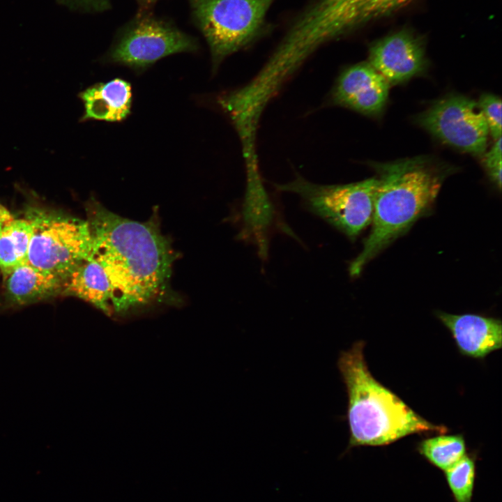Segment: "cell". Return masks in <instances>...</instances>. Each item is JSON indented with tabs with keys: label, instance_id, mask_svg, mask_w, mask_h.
<instances>
[{
	"label": "cell",
	"instance_id": "obj_1",
	"mask_svg": "<svg viewBox=\"0 0 502 502\" xmlns=\"http://www.w3.org/2000/svg\"><path fill=\"white\" fill-rule=\"evenodd\" d=\"M86 206L91 254L108 277L112 317L158 304L179 303L170 284L179 256L162 234L157 213L146 222H138L116 214L95 199Z\"/></svg>",
	"mask_w": 502,
	"mask_h": 502
},
{
	"label": "cell",
	"instance_id": "obj_2",
	"mask_svg": "<svg viewBox=\"0 0 502 502\" xmlns=\"http://www.w3.org/2000/svg\"><path fill=\"white\" fill-rule=\"evenodd\" d=\"M372 167L377 185L372 228L349 267L352 277L429 210L447 174L446 168L424 156L373 163Z\"/></svg>",
	"mask_w": 502,
	"mask_h": 502
},
{
	"label": "cell",
	"instance_id": "obj_3",
	"mask_svg": "<svg viewBox=\"0 0 502 502\" xmlns=\"http://www.w3.org/2000/svg\"><path fill=\"white\" fill-rule=\"evenodd\" d=\"M364 347L363 341L356 342L337 360L348 396V450L386 446L413 434L446 432L445 426L425 420L372 375Z\"/></svg>",
	"mask_w": 502,
	"mask_h": 502
},
{
	"label": "cell",
	"instance_id": "obj_4",
	"mask_svg": "<svg viewBox=\"0 0 502 502\" xmlns=\"http://www.w3.org/2000/svg\"><path fill=\"white\" fill-rule=\"evenodd\" d=\"M274 1L187 0L190 22L208 45L213 69L261 35Z\"/></svg>",
	"mask_w": 502,
	"mask_h": 502
},
{
	"label": "cell",
	"instance_id": "obj_5",
	"mask_svg": "<svg viewBox=\"0 0 502 502\" xmlns=\"http://www.w3.org/2000/svg\"><path fill=\"white\" fill-rule=\"evenodd\" d=\"M376 185V177L347 184L321 185L297 175L289 183L274 186L298 195L308 211L353 240L372 223Z\"/></svg>",
	"mask_w": 502,
	"mask_h": 502
},
{
	"label": "cell",
	"instance_id": "obj_6",
	"mask_svg": "<svg viewBox=\"0 0 502 502\" xmlns=\"http://www.w3.org/2000/svg\"><path fill=\"white\" fill-rule=\"evenodd\" d=\"M26 217L32 225L26 262L64 281L92 250L87 220L40 210Z\"/></svg>",
	"mask_w": 502,
	"mask_h": 502
},
{
	"label": "cell",
	"instance_id": "obj_7",
	"mask_svg": "<svg viewBox=\"0 0 502 502\" xmlns=\"http://www.w3.org/2000/svg\"><path fill=\"white\" fill-rule=\"evenodd\" d=\"M409 0H315L291 25V43L312 54L321 45L386 15Z\"/></svg>",
	"mask_w": 502,
	"mask_h": 502
},
{
	"label": "cell",
	"instance_id": "obj_8",
	"mask_svg": "<svg viewBox=\"0 0 502 502\" xmlns=\"http://www.w3.org/2000/svg\"><path fill=\"white\" fill-rule=\"evenodd\" d=\"M199 49L197 38L182 31L172 19L153 13L135 14L116 30L105 58L139 70L171 54Z\"/></svg>",
	"mask_w": 502,
	"mask_h": 502
},
{
	"label": "cell",
	"instance_id": "obj_9",
	"mask_svg": "<svg viewBox=\"0 0 502 502\" xmlns=\"http://www.w3.org/2000/svg\"><path fill=\"white\" fill-rule=\"evenodd\" d=\"M418 123L443 143L474 155L485 153L489 129L478 102L450 95L417 117Z\"/></svg>",
	"mask_w": 502,
	"mask_h": 502
},
{
	"label": "cell",
	"instance_id": "obj_10",
	"mask_svg": "<svg viewBox=\"0 0 502 502\" xmlns=\"http://www.w3.org/2000/svg\"><path fill=\"white\" fill-rule=\"evenodd\" d=\"M369 63L390 84H398L421 73L427 60L423 39L404 29L373 43Z\"/></svg>",
	"mask_w": 502,
	"mask_h": 502
},
{
	"label": "cell",
	"instance_id": "obj_11",
	"mask_svg": "<svg viewBox=\"0 0 502 502\" xmlns=\"http://www.w3.org/2000/svg\"><path fill=\"white\" fill-rule=\"evenodd\" d=\"M390 83L369 62L345 69L332 89L333 104L365 114L381 113L388 100Z\"/></svg>",
	"mask_w": 502,
	"mask_h": 502
},
{
	"label": "cell",
	"instance_id": "obj_12",
	"mask_svg": "<svg viewBox=\"0 0 502 502\" xmlns=\"http://www.w3.org/2000/svg\"><path fill=\"white\" fill-rule=\"evenodd\" d=\"M437 317L450 330L459 352L483 358L502 345L500 319L479 314H452L440 312Z\"/></svg>",
	"mask_w": 502,
	"mask_h": 502
},
{
	"label": "cell",
	"instance_id": "obj_13",
	"mask_svg": "<svg viewBox=\"0 0 502 502\" xmlns=\"http://www.w3.org/2000/svg\"><path fill=\"white\" fill-rule=\"evenodd\" d=\"M6 294L17 305H25L61 294L64 280L26 262L3 275Z\"/></svg>",
	"mask_w": 502,
	"mask_h": 502
},
{
	"label": "cell",
	"instance_id": "obj_14",
	"mask_svg": "<svg viewBox=\"0 0 502 502\" xmlns=\"http://www.w3.org/2000/svg\"><path fill=\"white\" fill-rule=\"evenodd\" d=\"M61 295L77 297L112 317L110 283L103 267L91 252L64 281Z\"/></svg>",
	"mask_w": 502,
	"mask_h": 502
},
{
	"label": "cell",
	"instance_id": "obj_15",
	"mask_svg": "<svg viewBox=\"0 0 502 502\" xmlns=\"http://www.w3.org/2000/svg\"><path fill=\"white\" fill-rule=\"evenodd\" d=\"M79 97L85 108L82 120L121 121L130 112L131 85L121 78L96 84L82 91Z\"/></svg>",
	"mask_w": 502,
	"mask_h": 502
},
{
	"label": "cell",
	"instance_id": "obj_16",
	"mask_svg": "<svg viewBox=\"0 0 502 502\" xmlns=\"http://www.w3.org/2000/svg\"><path fill=\"white\" fill-rule=\"evenodd\" d=\"M30 220L12 216L0 228V271L3 276L26 262L32 235Z\"/></svg>",
	"mask_w": 502,
	"mask_h": 502
},
{
	"label": "cell",
	"instance_id": "obj_17",
	"mask_svg": "<svg viewBox=\"0 0 502 502\" xmlns=\"http://www.w3.org/2000/svg\"><path fill=\"white\" fill-rule=\"evenodd\" d=\"M418 452L443 471L466 455L465 441L461 434H441L425 439L419 443Z\"/></svg>",
	"mask_w": 502,
	"mask_h": 502
},
{
	"label": "cell",
	"instance_id": "obj_18",
	"mask_svg": "<svg viewBox=\"0 0 502 502\" xmlns=\"http://www.w3.org/2000/svg\"><path fill=\"white\" fill-rule=\"evenodd\" d=\"M444 472L455 501L471 502L476 474L473 458L466 455Z\"/></svg>",
	"mask_w": 502,
	"mask_h": 502
},
{
	"label": "cell",
	"instance_id": "obj_19",
	"mask_svg": "<svg viewBox=\"0 0 502 502\" xmlns=\"http://www.w3.org/2000/svg\"><path fill=\"white\" fill-rule=\"evenodd\" d=\"M478 103L487 123L489 132L494 140L501 137V100L495 95L482 94Z\"/></svg>",
	"mask_w": 502,
	"mask_h": 502
},
{
	"label": "cell",
	"instance_id": "obj_20",
	"mask_svg": "<svg viewBox=\"0 0 502 502\" xmlns=\"http://www.w3.org/2000/svg\"><path fill=\"white\" fill-rule=\"evenodd\" d=\"M485 167L493 183L501 188V137L495 140V143L483 158Z\"/></svg>",
	"mask_w": 502,
	"mask_h": 502
},
{
	"label": "cell",
	"instance_id": "obj_21",
	"mask_svg": "<svg viewBox=\"0 0 502 502\" xmlns=\"http://www.w3.org/2000/svg\"><path fill=\"white\" fill-rule=\"evenodd\" d=\"M137 5V15H146L153 13V9L159 0H135Z\"/></svg>",
	"mask_w": 502,
	"mask_h": 502
},
{
	"label": "cell",
	"instance_id": "obj_22",
	"mask_svg": "<svg viewBox=\"0 0 502 502\" xmlns=\"http://www.w3.org/2000/svg\"><path fill=\"white\" fill-rule=\"evenodd\" d=\"M88 3L95 11H107L112 8L110 0H82Z\"/></svg>",
	"mask_w": 502,
	"mask_h": 502
},
{
	"label": "cell",
	"instance_id": "obj_23",
	"mask_svg": "<svg viewBox=\"0 0 502 502\" xmlns=\"http://www.w3.org/2000/svg\"><path fill=\"white\" fill-rule=\"evenodd\" d=\"M12 216L13 215L10 213V211H8L3 206L0 204V228L3 222Z\"/></svg>",
	"mask_w": 502,
	"mask_h": 502
}]
</instances>
